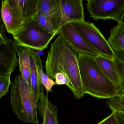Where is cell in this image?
<instances>
[{"label": "cell", "instance_id": "cell-9", "mask_svg": "<svg viewBox=\"0 0 124 124\" xmlns=\"http://www.w3.org/2000/svg\"><path fill=\"white\" fill-rule=\"evenodd\" d=\"M14 41L0 46V79L10 76L19 63Z\"/></svg>", "mask_w": 124, "mask_h": 124}, {"label": "cell", "instance_id": "cell-7", "mask_svg": "<svg viewBox=\"0 0 124 124\" xmlns=\"http://www.w3.org/2000/svg\"><path fill=\"white\" fill-rule=\"evenodd\" d=\"M86 5L94 20L112 19L124 7V0H87Z\"/></svg>", "mask_w": 124, "mask_h": 124}, {"label": "cell", "instance_id": "cell-16", "mask_svg": "<svg viewBox=\"0 0 124 124\" xmlns=\"http://www.w3.org/2000/svg\"><path fill=\"white\" fill-rule=\"evenodd\" d=\"M114 51L124 50V27L117 25L110 32L108 40Z\"/></svg>", "mask_w": 124, "mask_h": 124}, {"label": "cell", "instance_id": "cell-11", "mask_svg": "<svg viewBox=\"0 0 124 124\" xmlns=\"http://www.w3.org/2000/svg\"><path fill=\"white\" fill-rule=\"evenodd\" d=\"M1 19L8 33L14 35L22 27L18 21L14 8L10 6L8 0L1 1Z\"/></svg>", "mask_w": 124, "mask_h": 124}, {"label": "cell", "instance_id": "cell-2", "mask_svg": "<svg viewBox=\"0 0 124 124\" xmlns=\"http://www.w3.org/2000/svg\"><path fill=\"white\" fill-rule=\"evenodd\" d=\"M94 56L78 55L79 68L85 94L98 99H110L121 96L118 87L102 71Z\"/></svg>", "mask_w": 124, "mask_h": 124}, {"label": "cell", "instance_id": "cell-15", "mask_svg": "<svg viewBox=\"0 0 124 124\" xmlns=\"http://www.w3.org/2000/svg\"><path fill=\"white\" fill-rule=\"evenodd\" d=\"M95 60L106 76L119 88L120 79L113 60L100 55L95 57Z\"/></svg>", "mask_w": 124, "mask_h": 124}, {"label": "cell", "instance_id": "cell-3", "mask_svg": "<svg viewBox=\"0 0 124 124\" xmlns=\"http://www.w3.org/2000/svg\"><path fill=\"white\" fill-rule=\"evenodd\" d=\"M12 108L19 119L23 122L38 124V103L28 84L21 75L16 76L10 93Z\"/></svg>", "mask_w": 124, "mask_h": 124}, {"label": "cell", "instance_id": "cell-10", "mask_svg": "<svg viewBox=\"0 0 124 124\" xmlns=\"http://www.w3.org/2000/svg\"><path fill=\"white\" fill-rule=\"evenodd\" d=\"M10 6L14 8L17 19L22 25L31 19L37 13L38 0H8Z\"/></svg>", "mask_w": 124, "mask_h": 124}, {"label": "cell", "instance_id": "cell-30", "mask_svg": "<svg viewBox=\"0 0 124 124\" xmlns=\"http://www.w3.org/2000/svg\"></svg>", "mask_w": 124, "mask_h": 124}, {"label": "cell", "instance_id": "cell-24", "mask_svg": "<svg viewBox=\"0 0 124 124\" xmlns=\"http://www.w3.org/2000/svg\"><path fill=\"white\" fill-rule=\"evenodd\" d=\"M97 124H119L116 117L115 113L112 112L111 114Z\"/></svg>", "mask_w": 124, "mask_h": 124}, {"label": "cell", "instance_id": "cell-13", "mask_svg": "<svg viewBox=\"0 0 124 124\" xmlns=\"http://www.w3.org/2000/svg\"><path fill=\"white\" fill-rule=\"evenodd\" d=\"M26 48L28 51L30 63L32 92L38 103L41 96L44 94V86L41 83L37 70V58L38 54L35 50Z\"/></svg>", "mask_w": 124, "mask_h": 124}, {"label": "cell", "instance_id": "cell-6", "mask_svg": "<svg viewBox=\"0 0 124 124\" xmlns=\"http://www.w3.org/2000/svg\"><path fill=\"white\" fill-rule=\"evenodd\" d=\"M57 12L49 17L54 31L59 34L64 24L76 21H85L82 0H56Z\"/></svg>", "mask_w": 124, "mask_h": 124}, {"label": "cell", "instance_id": "cell-28", "mask_svg": "<svg viewBox=\"0 0 124 124\" xmlns=\"http://www.w3.org/2000/svg\"><path fill=\"white\" fill-rule=\"evenodd\" d=\"M116 117L119 124H124V113L120 112H114Z\"/></svg>", "mask_w": 124, "mask_h": 124}, {"label": "cell", "instance_id": "cell-5", "mask_svg": "<svg viewBox=\"0 0 124 124\" xmlns=\"http://www.w3.org/2000/svg\"><path fill=\"white\" fill-rule=\"evenodd\" d=\"M70 23L85 41L101 56L113 60L115 57L114 52L94 23L85 20Z\"/></svg>", "mask_w": 124, "mask_h": 124}, {"label": "cell", "instance_id": "cell-25", "mask_svg": "<svg viewBox=\"0 0 124 124\" xmlns=\"http://www.w3.org/2000/svg\"><path fill=\"white\" fill-rule=\"evenodd\" d=\"M112 19L116 21L118 25L124 27V6Z\"/></svg>", "mask_w": 124, "mask_h": 124}, {"label": "cell", "instance_id": "cell-4", "mask_svg": "<svg viewBox=\"0 0 124 124\" xmlns=\"http://www.w3.org/2000/svg\"><path fill=\"white\" fill-rule=\"evenodd\" d=\"M57 35L45 31L32 18L24 23L13 37L14 41L19 46L43 51Z\"/></svg>", "mask_w": 124, "mask_h": 124}, {"label": "cell", "instance_id": "cell-1", "mask_svg": "<svg viewBox=\"0 0 124 124\" xmlns=\"http://www.w3.org/2000/svg\"><path fill=\"white\" fill-rule=\"evenodd\" d=\"M78 55L59 34L51 43L45 66L46 75L52 79H54L55 75L59 72L67 75L70 81L67 87L77 99L82 98L85 94L79 73Z\"/></svg>", "mask_w": 124, "mask_h": 124}, {"label": "cell", "instance_id": "cell-29", "mask_svg": "<svg viewBox=\"0 0 124 124\" xmlns=\"http://www.w3.org/2000/svg\"><path fill=\"white\" fill-rule=\"evenodd\" d=\"M7 44V43L6 42L4 41V39H3L2 36H1L0 35V46L1 45V44Z\"/></svg>", "mask_w": 124, "mask_h": 124}, {"label": "cell", "instance_id": "cell-12", "mask_svg": "<svg viewBox=\"0 0 124 124\" xmlns=\"http://www.w3.org/2000/svg\"><path fill=\"white\" fill-rule=\"evenodd\" d=\"M38 108L43 119V122L40 124H59L57 107L52 104L44 94L40 98Z\"/></svg>", "mask_w": 124, "mask_h": 124}, {"label": "cell", "instance_id": "cell-26", "mask_svg": "<svg viewBox=\"0 0 124 124\" xmlns=\"http://www.w3.org/2000/svg\"><path fill=\"white\" fill-rule=\"evenodd\" d=\"M0 35L4 39L7 43L8 44L12 42L11 39L8 38L6 35V31L4 27L1 19V10L0 9Z\"/></svg>", "mask_w": 124, "mask_h": 124}, {"label": "cell", "instance_id": "cell-17", "mask_svg": "<svg viewBox=\"0 0 124 124\" xmlns=\"http://www.w3.org/2000/svg\"><path fill=\"white\" fill-rule=\"evenodd\" d=\"M37 14L49 17L57 12L56 0H38Z\"/></svg>", "mask_w": 124, "mask_h": 124}, {"label": "cell", "instance_id": "cell-18", "mask_svg": "<svg viewBox=\"0 0 124 124\" xmlns=\"http://www.w3.org/2000/svg\"><path fill=\"white\" fill-rule=\"evenodd\" d=\"M37 71L41 83L47 92H52V87L55 84V82L44 72L42 61L39 55L37 56Z\"/></svg>", "mask_w": 124, "mask_h": 124}, {"label": "cell", "instance_id": "cell-20", "mask_svg": "<svg viewBox=\"0 0 124 124\" xmlns=\"http://www.w3.org/2000/svg\"><path fill=\"white\" fill-rule=\"evenodd\" d=\"M107 104L112 112H118L124 113V95L109 99Z\"/></svg>", "mask_w": 124, "mask_h": 124}, {"label": "cell", "instance_id": "cell-27", "mask_svg": "<svg viewBox=\"0 0 124 124\" xmlns=\"http://www.w3.org/2000/svg\"><path fill=\"white\" fill-rule=\"evenodd\" d=\"M115 57L122 62L124 63V50L114 51Z\"/></svg>", "mask_w": 124, "mask_h": 124}, {"label": "cell", "instance_id": "cell-14", "mask_svg": "<svg viewBox=\"0 0 124 124\" xmlns=\"http://www.w3.org/2000/svg\"><path fill=\"white\" fill-rule=\"evenodd\" d=\"M16 52L18 54L19 68L21 76L24 79L32 91L30 63L27 48L19 46L14 41Z\"/></svg>", "mask_w": 124, "mask_h": 124}, {"label": "cell", "instance_id": "cell-22", "mask_svg": "<svg viewBox=\"0 0 124 124\" xmlns=\"http://www.w3.org/2000/svg\"><path fill=\"white\" fill-rule=\"evenodd\" d=\"M11 84L10 76L0 79V99L8 93Z\"/></svg>", "mask_w": 124, "mask_h": 124}, {"label": "cell", "instance_id": "cell-23", "mask_svg": "<svg viewBox=\"0 0 124 124\" xmlns=\"http://www.w3.org/2000/svg\"><path fill=\"white\" fill-rule=\"evenodd\" d=\"M55 84L59 85L65 84L68 86L70 83V81L68 76L65 73L59 72L55 75L54 77Z\"/></svg>", "mask_w": 124, "mask_h": 124}, {"label": "cell", "instance_id": "cell-8", "mask_svg": "<svg viewBox=\"0 0 124 124\" xmlns=\"http://www.w3.org/2000/svg\"><path fill=\"white\" fill-rule=\"evenodd\" d=\"M59 34L78 54L83 53L95 57L101 55L85 41L71 23L63 25L60 29Z\"/></svg>", "mask_w": 124, "mask_h": 124}, {"label": "cell", "instance_id": "cell-21", "mask_svg": "<svg viewBox=\"0 0 124 124\" xmlns=\"http://www.w3.org/2000/svg\"><path fill=\"white\" fill-rule=\"evenodd\" d=\"M113 60L120 79L119 90L121 95H124V63L116 59L115 57Z\"/></svg>", "mask_w": 124, "mask_h": 124}, {"label": "cell", "instance_id": "cell-19", "mask_svg": "<svg viewBox=\"0 0 124 124\" xmlns=\"http://www.w3.org/2000/svg\"><path fill=\"white\" fill-rule=\"evenodd\" d=\"M33 19L36 20L40 27L45 31L49 33L57 34L55 33L51 22L48 17L37 13L33 17Z\"/></svg>", "mask_w": 124, "mask_h": 124}]
</instances>
